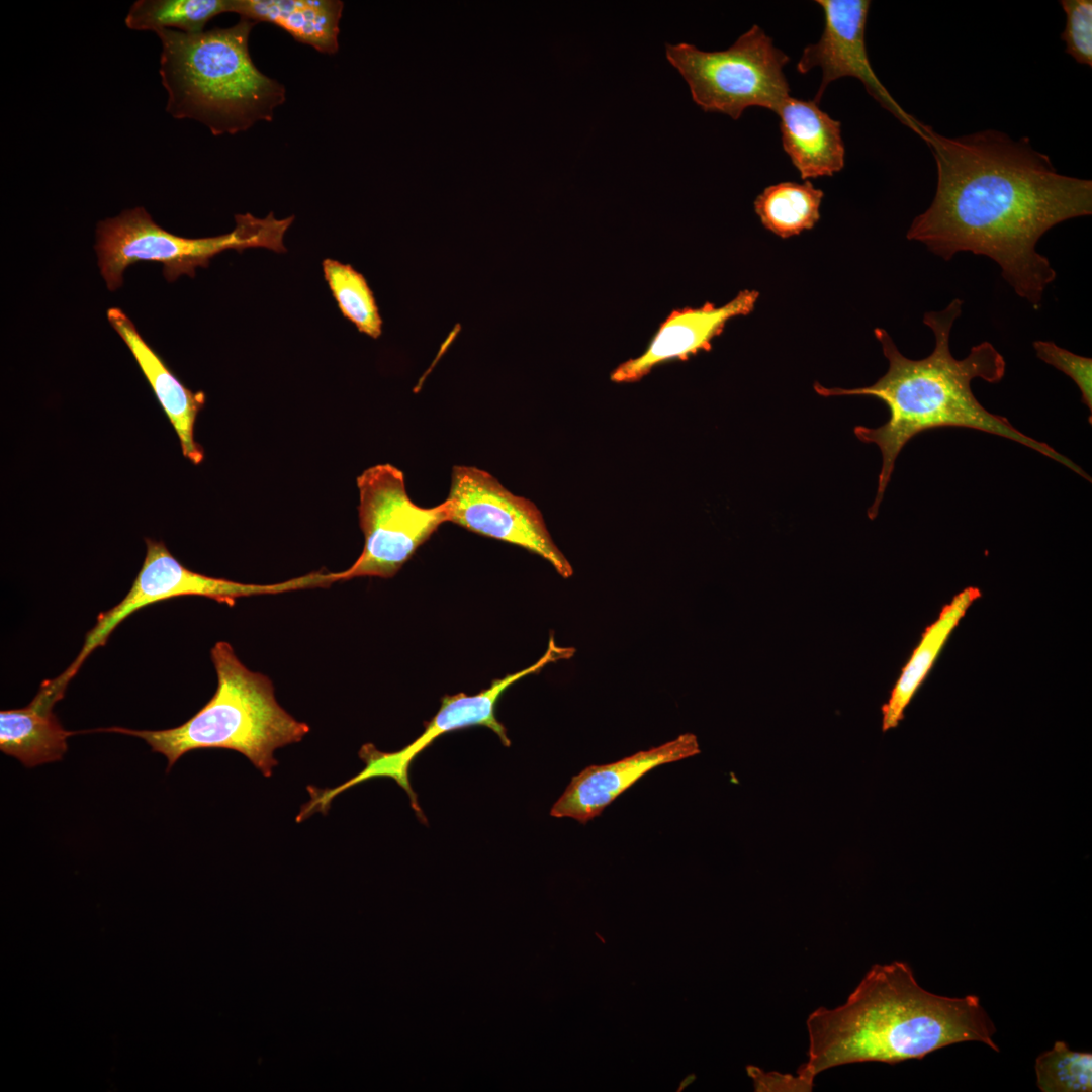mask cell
Returning <instances> with one entry per match:
<instances>
[{"instance_id":"obj_1","label":"cell","mask_w":1092,"mask_h":1092,"mask_svg":"<svg viewBox=\"0 0 1092 1092\" xmlns=\"http://www.w3.org/2000/svg\"><path fill=\"white\" fill-rule=\"evenodd\" d=\"M924 141L937 186L907 238L944 260L964 251L992 259L1017 295L1039 309L1056 271L1036 244L1053 226L1091 215L1092 181L1058 173L1028 139L994 129L948 138L926 125Z\"/></svg>"},{"instance_id":"obj_2","label":"cell","mask_w":1092,"mask_h":1092,"mask_svg":"<svg viewBox=\"0 0 1092 1092\" xmlns=\"http://www.w3.org/2000/svg\"><path fill=\"white\" fill-rule=\"evenodd\" d=\"M963 301L954 298L944 309L924 314L923 323L931 329L935 345L929 356L920 360L900 353L889 334L875 329V336L889 362L887 372L874 384L844 389L814 384L821 396L862 395L883 401L889 410L888 421L878 428L856 426V438L875 444L882 454L875 500L868 510L870 519L878 515L880 504L892 476L897 456L917 434L942 427H960L1001 436L1055 460L1091 482V477L1076 463L1046 443L1028 437L1005 417L988 412L976 399L971 382L981 378L999 382L1006 363L989 342L971 348L964 359H956L949 348L951 328L961 315Z\"/></svg>"},{"instance_id":"obj_3","label":"cell","mask_w":1092,"mask_h":1092,"mask_svg":"<svg viewBox=\"0 0 1092 1092\" xmlns=\"http://www.w3.org/2000/svg\"><path fill=\"white\" fill-rule=\"evenodd\" d=\"M808 1060L797 1075H816L858 1062L897 1064L947 1045L979 1041L999 1052L996 1027L979 997H946L923 989L901 961L876 964L844 1004L819 1007L806 1021Z\"/></svg>"},{"instance_id":"obj_4","label":"cell","mask_w":1092,"mask_h":1092,"mask_svg":"<svg viewBox=\"0 0 1092 1092\" xmlns=\"http://www.w3.org/2000/svg\"><path fill=\"white\" fill-rule=\"evenodd\" d=\"M257 22L199 33L161 29L160 76L168 93L166 111L194 119L213 135L236 134L273 120L286 99L285 87L253 63L249 38Z\"/></svg>"},{"instance_id":"obj_5","label":"cell","mask_w":1092,"mask_h":1092,"mask_svg":"<svg viewBox=\"0 0 1092 1092\" xmlns=\"http://www.w3.org/2000/svg\"><path fill=\"white\" fill-rule=\"evenodd\" d=\"M210 655L216 691L189 720L164 730L110 727L98 731L145 740L153 752L167 758V771L189 751L229 749L243 754L270 778L278 765L275 750L301 741L310 728L279 705L271 679L246 667L230 643L216 642Z\"/></svg>"},{"instance_id":"obj_6","label":"cell","mask_w":1092,"mask_h":1092,"mask_svg":"<svg viewBox=\"0 0 1092 1092\" xmlns=\"http://www.w3.org/2000/svg\"><path fill=\"white\" fill-rule=\"evenodd\" d=\"M293 220L294 215L277 219L273 213L265 218L236 214L232 232L191 239L162 229L145 208L135 207L97 224L95 251L107 288L115 290L122 284L125 269L140 261L161 263L165 278L174 281L183 274L194 277L197 267H207L211 258L226 250L285 252L283 237Z\"/></svg>"},{"instance_id":"obj_7","label":"cell","mask_w":1092,"mask_h":1092,"mask_svg":"<svg viewBox=\"0 0 1092 1092\" xmlns=\"http://www.w3.org/2000/svg\"><path fill=\"white\" fill-rule=\"evenodd\" d=\"M665 56L704 111L739 119L752 106L776 113L790 97L784 73L790 58L756 24L726 50L707 52L691 43H666Z\"/></svg>"},{"instance_id":"obj_8","label":"cell","mask_w":1092,"mask_h":1092,"mask_svg":"<svg viewBox=\"0 0 1092 1092\" xmlns=\"http://www.w3.org/2000/svg\"><path fill=\"white\" fill-rule=\"evenodd\" d=\"M574 652L573 648L557 646L551 637L543 656L527 668L493 680L487 689L475 695L459 693L444 696L437 714L425 723L423 733L402 749L383 752L372 743H366L362 745L358 753L365 764L360 772L337 787L321 789L308 786L307 792L310 797L306 803L308 810L326 815L332 801L341 793L375 778H390L406 792L418 819L427 825L428 820L420 807L408 777L410 767L416 757L441 735L471 726L489 728L498 736L503 745L509 747L511 740L507 729L495 716L496 703L503 693L519 679L540 671L549 663L570 658Z\"/></svg>"},{"instance_id":"obj_9","label":"cell","mask_w":1092,"mask_h":1092,"mask_svg":"<svg viewBox=\"0 0 1092 1092\" xmlns=\"http://www.w3.org/2000/svg\"><path fill=\"white\" fill-rule=\"evenodd\" d=\"M357 486L365 543L356 561L337 572L338 580L392 577L440 525L448 522L446 505H416L407 495L402 471L391 464L367 468L357 477Z\"/></svg>"},{"instance_id":"obj_10","label":"cell","mask_w":1092,"mask_h":1092,"mask_svg":"<svg viewBox=\"0 0 1092 1092\" xmlns=\"http://www.w3.org/2000/svg\"><path fill=\"white\" fill-rule=\"evenodd\" d=\"M146 546L143 565L128 593L117 605L98 615L96 624L85 635L84 644L75 660L55 678L62 688L67 689L87 657L106 643L124 619L151 604L182 596H201L233 607L241 597L325 586L321 571L273 584L241 583L211 577L186 568L162 541L146 538Z\"/></svg>"},{"instance_id":"obj_11","label":"cell","mask_w":1092,"mask_h":1092,"mask_svg":"<svg viewBox=\"0 0 1092 1092\" xmlns=\"http://www.w3.org/2000/svg\"><path fill=\"white\" fill-rule=\"evenodd\" d=\"M444 503L448 522L535 553L564 578L573 574L570 562L555 545L536 505L513 494L488 472L471 466H454Z\"/></svg>"},{"instance_id":"obj_12","label":"cell","mask_w":1092,"mask_h":1092,"mask_svg":"<svg viewBox=\"0 0 1092 1092\" xmlns=\"http://www.w3.org/2000/svg\"><path fill=\"white\" fill-rule=\"evenodd\" d=\"M823 10L824 29L816 43L804 48L797 71L806 74L818 67L822 79L814 101L820 102L829 84L842 77L858 79L868 93L921 139L925 124L907 113L891 96L874 72L866 49L864 32L869 0H817Z\"/></svg>"},{"instance_id":"obj_13","label":"cell","mask_w":1092,"mask_h":1092,"mask_svg":"<svg viewBox=\"0 0 1092 1092\" xmlns=\"http://www.w3.org/2000/svg\"><path fill=\"white\" fill-rule=\"evenodd\" d=\"M758 296V291L744 289L721 306L705 303L700 307L672 310L659 325L646 350L619 364L611 372L610 379L615 383L637 382L662 363L687 360L701 351L711 350L712 341L723 332L726 324L734 317L749 314Z\"/></svg>"},{"instance_id":"obj_14","label":"cell","mask_w":1092,"mask_h":1092,"mask_svg":"<svg viewBox=\"0 0 1092 1092\" xmlns=\"http://www.w3.org/2000/svg\"><path fill=\"white\" fill-rule=\"evenodd\" d=\"M700 751L697 736L685 733L618 761L589 765L572 777L552 806L550 815L585 824L601 815L607 806L653 768L697 755Z\"/></svg>"},{"instance_id":"obj_15","label":"cell","mask_w":1092,"mask_h":1092,"mask_svg":"<svg viewBox=\"0 0 1092 1092\" xmlns=\"http://www.w3.org/2000/svg\"><path fill=\"white\" fill-rule=\"evenodd\" d=\"M107 318L129 348L169 418L180 440L183 455L193 464H200L204 452L194 440V424L198 413L204 406L205 394L202 391H191L172 373L120 308H109Z\"/></svg>"},{"instance_id":"obj_16","label":"cell","mask_w":1092,"mask_h":1092,"mask_svg":"<svg viewBox=\"0 0 1092 1092\" xmlns=\"http://www.w3.org/2000/svg\"><path fill=\"white\" fill-rule=\"evenodd\" d=\"M782 145L802 179L832 176L845 165L840 121L814 100L789 97L776 112Z\"/></svg>"},{"instance_id":"obj_17","label":"cell","mask_w":1092,"mask_h":1092,"mask_svg":"<svg viewBox=\"0 0 1092 1092\" xmlns=\"http://www.w3.org/2000/svg\"><path fill=\"white\" fill-rule=\"evenodd\" d=\"M64 694L47 679L27 706L0 711V750L26 767L61 760L68 737L77 733L65 730L53 712Z\"/></svg>"},{"instance_id":"obj_18","label":"cell","mask_w":1092,"mask_h":1092,"mask_svg":"<svg viewBox=\"0 0 1092 1092\" xmlns=\"http://www.w3.org/2000/svg\"><path fill=\"white\" fill-rule=\"evenodd\" d=\"M343 7L339 0H233L232 12L257 23L274 24L296 41L334 55L339 49Z\"/></svg>"},{"instance_id":"obj_19","label":"cell","mask_w":1092,"mask_h":1092,"mask_svg":"<svg viewBox=\"0 0 1092 1092\" xmlns=\"http://www.w3.org/2000/svg\"><path fill=\"white\" fill-rule=\"evenodd\" d=\"M980 597L981 592L977 587L963 589L943 606L937 619L925 629L902 668L888 701L882 706L883 732L897 727L904 718L906 707L927 677L948 637Z\"/></svg>"},{"instance_id":"obj_20","label":"cell","mask_w":1092,"mask_h":1092,"mask_svg":"<svg viewBox=\"0 0 1092 1092\" xmlns=\"http://www.w3.org/2000/svg\"><path fill=\"white\" fill-rule=\"evenodd\" d=\"M824 193L812 183L781 182L766 187L755 199L761 223L782 238L812 229L820 218Z\"/></svg>"},{"instance_id":"obj_21","label":"cell","mask_w":1092,"mask_h":1092,"mask_svg":"<svg viewBox=\"0 0 1092 1092\" xmlns=\"http://www.w3.org/2000/svg\"><path fill=\"white\" fill-rule=\"evenodd\" d=\"M233 0H139L134 2L125 24L133 30L178 28L185 33H199L215 16L232 12Z\"/></svg>"},{"instance_id":"obj_22","label":"cell","mask_w":1092,"mask_h":1092,"mask_svg":"<svg viewBox=\"0 0 1092 1092\" xmlns=\"http://www.w3.org/2000/svg\"><path fill=\"white\" fill-rule=\"evenodd\" d=\"M323 273L342 315L360 333L373 339L382 334V317L372 289L363 274L349 264L325 259Z\"/></svg>"},{"instance_id":"obj_23","label":"cell","mask_w":1092,"mask_h":1092,"mask_svg":"<svg viewBox=\"0 0 1092 1092\" xmlns=\"http://www.w3.org/2000/svg\"><path fill=\"white\" fill-rule=\"evenodd\" d=\"M1035 1074L1041 1092H1090L1092 1054L1075 1052L1066 1042L1056 1041L1036 1058Z\"/></svg>"},{"instance_id":"obj_24","label":"cell","mask_w":1092,"mask_h":1092,"mask_svg":"<svg viewBox=\"0 0 1092 1092\" xmlns=\"http://www.w3.org/2000/svg\"><path fill=\"white\" fill-rule=\"evenodd\" d=\"M1060 5L1066 14L1065 28L1061 39L1066 44V53L1077 63L1092 66V1L1061 0Z\"/></svg>"},{"instance_id":"obj_25","label":"cell","mask_w":1092,"mask_h":1092,"mask_svg":"<svg viewBox=\"0 0 1092 1092\" xmlns=\"http://www.w3.org/2000/svg\"><path fill=\"white\" fill-rule=\"evenodd\" d=\"M1036 356L1069 376L1081 392V401L1089 410L1092 423V359L1076 355L1051 341H1035Z\"/></svg>"},{"instance_id":"obj_26","label":"cell","mask_w":1092,"mask_h":1092,"mask_svg":"<svg viewBox=\"0 0 1092 1092\" xmlns=\"http://www.w3.org/2000/svg\"><path fill=\"white\" fill-rule=\"evenodd\" d=\"M747 1069L757 1091H810L813 1087L798 1075L764 1073L753 1066Z\"/></svg>"}]
</instances>
